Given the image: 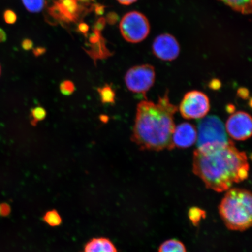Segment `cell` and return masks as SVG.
I'll list each match as a JSON object with an SVG mask.
<instances>
[{"instance_id":"obj_25","label":"cell","mask_w":252,"mask_h":252,"mask_svg":"<svg viewBox=\"0 0 252 252\" xmlns=\"http://www.w3.org/2000/svg\"><path fill=\"white\" fill-rule=\"evenodd\" d=\"M122 5H128L138 1V0H117Z\"/></svg>"},{"instance_id":"obj_28","label":"cell","mask_w":252,"mask_h":252,"mask_svg":"<svg viewBox=\"0 0 252 252\" xmlns=\"http://www.w3.org/2000/svg\"><path fill=\"white\" fill-rule=\"evenodd\" d=\"M80 30L84 33H86L88 30V27L86 24H83L80 25Z\"/></svg>"},{"instance_id":"obj_13","label":"cell","mask_w":252,"mask_h":252,"mask_svg":"<svg viewBox=\"0 0 252 252\" xmlns=\"http://www.w3.org/2000/svg\"><path fill=\"white\" fill-rule=\"evenodd\" d=\"M158 252H187V248L181 241L171 239L159 246Z\"/></svg>"},{"instance_id":"obj_9","label":"cell","mask_w":252,"mask_h":252,"mask_svg":"<svg viewBox=\"0 0 252 252\" xmlns=\"http://www.w3.org/2000/svg\"><path fill=\"white\" fill-rule=\"evenodd\" d=\"M153 51L154 55L161 61H172L178 58L180 53V46L171 34H161L154 40Z\"/></svg>"},{"instance_id":"obj_22","label":"cell","mask_w":252,"mask_h":252,"mask_svg":"<svg viewBox=\"0 0 252 252\" xmlns=\"http://www.w3.org/2000/svg\"><path fill=\"white\" fill-rule=\"evenodd\" d=\"M22 47L24 50H30L33 47V43L30 39H25L22 43Z\"/></svg>"},{"instance_id":"obj_29","label":"cell","mask_w":252,"mask_h":252,"mask_svg":"<svg viewBox=\"0 0 252 252\" xmlns=\"http://www.w3.org/2000/svg\"><path fill=\"white\" fill-rule=\"evenodd\" d=\"M0 74H1V66H0Z\"/></svg>"},{"instance_id":"obj_18","label":"cell","mask_w":252,"mask_h":252,"mask_svg":"<svg viewBox=\"0 0 252 252\" xmlns=\"http://www.w3.org/2000/svg\"><path fill=\"white\" fill-rule=\"evenodd\" d=\"M43 219L47 224L52 226H58L62 223L61 217L56 210H51L47 212Z\"/></svg>"},{"instance_id":"obj_7","label":"cell","mask_w":252,"mask_h":252,"mask_svg":"<svg viewBox=\"0 0 252 252\" xmlns=\"http://www.w3.org/2000/svg\"><path fill=\"white\" fill-rule=\"evenodd\" d=\"M209 97L199 91H191L185 94L179 106L183 118L190 120L202 119L210 111Z\"/></svg>"},{"instance_id":"obj_19","label":"cell","mask_w":252,"mask_h":252,"mask_svg":"<svg viewBox=\"0 0 252 252\" xmlns=\"http://www.w3.org/2000/svg\"><path fill=\"white\" fill-rule=\"evenodd\" d=\"M60 90H61L62 94L64 95H70L74 93L75 90V86L73 83L71 81L66 80L63 81L60 86Z\"/></svg>"},{"instance_id":"obj_17","label":"cell","mask_w":252,"mask_h":252,"mask_svg":"<svg viewBox=\"0 0 252 252\" xmlns=\"http://www.w3.org/2000/svg\"><path fill=\"white\" fill-rule=\"evenodd\" d=\"M47 115L46 110L42 107H36L32 110L31 113V124L35 126L40 121L45 119Z\"/></svg>"},{"instance_id":"obj_24","label":"cell","mask_w":252,"mask_h":252,"mask_svg":"<svg viewBox=\"0 0 252 252\" xmlns=\"http://www.w3.org/2000/svg\"><path fill=\"white\" fill-rule=\"evenodd\" d=\"M6 40H7V34L4 30L0 28V43L4 42Z\"/></svg>"},{"instance_id":"obj_23","label":"cell","mask_w":252,"mask_h":252,"mask_svg":"<svg viewBox=\"0 0 252 252\" xmlns=\"http://www.w3.org/2000/svg\"><path fill=\"white\" fill-rule=\"evenodd\" d=\"M238 94L242 99L247 98L249 96V92L247 88H240L238 91Z\"/></svg>"},{"instance_id":"obj_15","label":"cell","mask_w":252,"mask_h":252,"mask_svg":"<svg viewBox=\"0 0 252 252\" xmlns=\"http://www.w3.org/2000/svg\"><path fill=\"white\" fill-rule=\"evenodd\" d=\"M206 213L202 209L197 207L190 208L188 212V217L194 226H197L200 220L206 217Z\"/></svg>"},{"instance_id":"obj_8","label":"cell","mask_w":252,"mask_h":252,"mask_svg":"<svg viewBox=\"0 0 252 252\" xmlns=\"http://www.w3.org/2000/svg\"><path fill=\"white\" fill-rule=\"evenodd\" d=\"M225 130L229 136L237 141H245L251 137V116L244 111L232 113L226 122Z\"/></svg>"},{"instance_id":"obj_12","label":"cell","mask_w":252,"mask_h":252,"mask_svg":"<svg viewBox=\"0 0 252 252\" xmlns=\"http://www.w3.org/2000/svg\"><path fill=\"white\" fill-rule=\"evenodd\" d=\"M234 10L243 14H250L252 12V0H219Z\"/></svg>"},{"instance_id":"obj_21","label":"cell","mask_w":252,"mask_h":252,"mask_svg":"<svg viewBox=\"0 0 252 252\" xmlns=\"http://www.w3.org/2000/svg\"><path fill=\"white\" fill-rule=\"evenodd\" d=\"M10 209L8 205L6 204H0V215L6 216L9 214Z\"/></svg>"},{"instance_id":"obj_4","label":"cell","mask_w":252,"mask_h":252,"mask_svg":"<svg viewBox=\"0 0 252 252\" xmlns=\"http://www.w3.org/2000/svg\"><path fill=\"white\" fill-rule=\"evenodd\" d=\"M197 148L209 145L227 143L228 139L224 125L216 116L201 119L197 126Z\"/></svg>"},{"instance_id":"obj_27","label":"cell","mask_w":252,"mask_h":252,"mask_svg":"<svg viewBox=\"0 0 252 252\" xmlns=\"http://www.w3.org/2000/svg\"><path fill=\"white\" fill-rule=\"evenodd\" d=\"M112 17H108V20L110 23H114L117 20V16L116 14H112Z\"/></svg>"},{"instance_id":"obj_3","label":"cell","mask_w":252,"mask_h":252,"mask_svg":"<svg viewBox=\"0 0 252 252\" xmlns=\"http://www.w3.org/2000/svg\"><path fill=\"white\" fill-rule=\"evenodd\" d=\"M226 191L219 206L220 219L231 231H247L252 224L251 192L242 188H231Z\"/></svg>"},{"instance_id":"obj_10","label":"cell","mask_w":252,"mask_h":252,"mask_svg":"<svg viewBox=\"0 0 252 252\" xmlns=\"http://www.w3.org/2000/svg\"><path fill=\"white\" fill-rule=\"evenodd\" d=\"M197 128L190 123L184 122L175 126L172 134L173 147L187 149L197 141Z\"/></svg>"},{"instance_id":"obj_6","label":"cell","mask_w":252,"mask_h":252,"mask_svg":"<svg viewBox=\"0 0 252 252\" xmlns=\"http://www.w3.org/2000/svg\"><path fill=\"white\" fill-rule=\"evenodd\" d=\"M156 76L155 68L151 65L134 66L129 69L125 75L126 87L132 93L143 94L145 96L154 86Z\"/></svg>"},{"instance_id":"obj_20","label":"cell","mask_w":252,"mask_h":252,"mask_svg":"<svg viewBox=\"0 0 252 252\" xmlns=\"http://www.w3.org/2000/svg\"><path fill=\"white\" fill-rule=\"evenodd\" d=\"M4 19L5 23L8 24H13L17 20V15L11 9H7L4 12Z\"/></svg>"},{"instance_id":"obj_1","label":"cell","mask_w":252,"mask_h":252,"mask_svg":"<svg viewBox=\"0 0 252 252\" xmlns=\"http://www.w3.org/2000/svg\"><path fill=\"white\" fill-rule=\"evenodd\" d=\"M250 163L244 151L231 140L197 148L193 158V172L207 189L221 193L247 179Z\"/></svg>"},{"instance_id":"obj_14","label":"cell","mask_w":252,"mask_h":252,"mask_svg":"<svg viewBox=\"0 0 252 252\" xmlns=\"http://www.w3.org/2000/svg\"><path fill=\"white\" fill-rule=\"evenodd\" d=\"M100 100L103 104H113L115 103V93L112 88L108 84L101 88H97Z\"/></svg>"},{"instance_id":"obj_16","label":"cell","mask_w":252,"mask_h":252,"mask_svg":"<svg viewBox=\"0 0 252 252\" xmlns=\"http://www.w3.org/2000/svg\"><path fill=\"white\" fill-rule=\"evenodd\" d=\"M28 11L36 13L42 10L45 5V0H22Z\"/></svg>"},{"instance_id":"obj_11","label":"cell","mask_w":252,"mask_h":252,"mask_svg":"<svg viewBox=\"0 0 252 252\" xmlns=\"http://www.w3.org/2000/svg\"><path fill=\"white\" fill-rule=\"evenodd\" d=\"M84 252H118L115 245L106 238L91 239L85 246Z\"/></svg>"},{"instance_id":"obj_26","label":"cell","mask_w":252,"mask_h":252,"mask_svg":"<svg viewBox=\"0 0 252 252\" xmlns=\"http://www.w3.org/2000/svg\"><path fill=\"white\" fill-rule=\"evenodd\" d=\"M213 82H214V83L212 82V83H211V87H212L213 89H217V88H219L220 87V83L219 81L214 80Z\"/></svg>"},{"instance_id":"obj_5","label":"cell","mask_w":252,"mask_h":252,"mask_svg":"<svg viewBox=\"0 0 252 252\" xmlns=\"http://www.w3.org/2000/svg\"><path fill=\"white\" fill-rule=\"evenodd\" d=\"M124 38L128 42H142L149 35L150 25L144 14L138 11L129 12L122 18L119 25Z\"/></svg>"},{"instance_id":"obj_2","label":"cell","mask_w":252,"mask_h":252,"mask_svg":"<svg viewBox=\"0 0 252 252\" xmlns=\"http://www.w3.org/2000/svg\"><path fill=\"white\" fill-rule=\"evenodd\" d=\"M177 111L178 106L171 103L168 91L157 102L142 100L137 106L131 141L142 150L174 149L172 134Z\"/></svg>"}]
</instances>
